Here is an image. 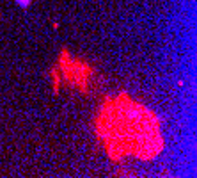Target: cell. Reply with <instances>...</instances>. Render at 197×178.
Segmentation results:
<instances>
[{"mask_svg": "<svg viewBox=\"0 0 197 178\" xmlns=\"http://www.w3.org/2000/svg\"><path fill=\"white\" fill-rule=\"evenodd\" d=\"M61 68L64 71V77L67 79V82L77 86L82 93H87L89 89V79L92 75V69L89 64H84L80 61H75V59H67V52H62V57H61Z\"/></svg>", "mask_w": 197, "mask_h": 178, "instance_id": "obj_2", "label": "cell"}, {"mask_svg": "<svg viewBox=\"0 0 197 178\" xmlns=\"http://www.w3.org/2000/svg\"><path fill=\"white\" fill-rule=\"evenodd\" d=\"M98 132L100 136L112 132V139H107L108 150L116 146L123 148V151H133L142 159H146V148H151L153 153L162 150V139L158 134L160 123L156 116L131 100H117L110 116L103 110L98 119Z\"/></svg>", "mask_w": 197, "mask_h": 178, "instance_id": "obj_1", "label": "cell"}, {"mask_svg": "<svg viewBox=\"0 0 197 178\" xmlns=\"http://www.w3.org/2000/svg\"><path fill=\"white\" fill-rule=\"evenodd\" d=\"M16 4H20L21 7H27V5L30 4V0H16Z\"/></svg>", "mask_w": 197, "mask_h": 178, "instance_id": "obj_3", "label": "cell"}]
</instances>
